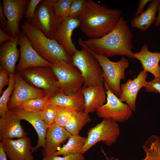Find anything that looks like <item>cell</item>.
<instances>
[{"label":"cell","instance_id":"obj_1","mask_svg":"<svg viewBox=\"0 0 160 160\" xmlns=\"http://www.w3.org/2000/svg\"><path fill=\"white\" fill-rule=\"evenodd\" d=\"M132 34L127 21L121 17L114 28L98 38L83 41L84 45L93 53L111 57L119 55L135 59L132 50Z\"/></svg>","mask_w":160,"mask_h":160},{"label":"cell","instance_id":"obj_2","mask_svg":"<svg viewBox=\"0 0 160 160\" xmlns=\"http://www.w3.org/2000/svg\"><path fill=\"white\" fill-rule=\"evenodd\" d=\"M121 11L110 9L106 5L87 0L85 7L78 18L81 31L89 38H98L115 27Z\"/></svg>","mask_w":160,"mask_h":160},{"label":"cell","instance_id":"obj_3","mask_svg":"<svg viewBox=\"0 0 160 160\" xmlns=\"http://www.w3.org/2000/svg\"><path fill=\"white\" fill-rule=\"evenodd\" d=\"M20 26L33 47L43 59L54 64L62 61L72 63L69 57L55 39L47 37L30 20H23Z\"/></svg>","mask_w":160,"mask_h":160},{"label":"cell","instance_id":"obj_4","mask_svg":"<svg viewBox=\"0 0 160 160\" xmlns=\"http://www.w3.org/2000/svg\"><path fill=\"white\" fill-rule=\"evenodd\" d=\"M81 38L78 39L81 49L72 58V63L79 71L83 76V87L104 86L102 70L97 59L93 53L83 44Z\"/></svg>","mask_w":160,"mask_h":160},{"label":"cell","instance_id":"obj_5","mask_svg":"<svg viewBox=\"0 0 160 160\" xmlns=\"http://www.w3.org/2000/svg\"><path fill=\"white\" fill-rule=\"evenodd\" d=\"M92 52L101 67L105 89L119 97L121 93L120 82L125 79V71L129 66L128 59L123 57L119 61L113 62L105 55Z\"/></svg>","mask_w":160,"mask_h":160},{"label":"cell","instance_id":"obj_6","mask_svg":"<svg viewBox=\"0 0 160 160\" xmlns=\"http://www.w3.org/2000/svg\"><path fill=\"white\" fill-rule=\"evenodd\" d=\"M51 67L57 79L60 92L73 95L82 87L83 76L72 63L63 61L52 64Z\"/></svg>","mask_w":160,"mask_h":160},{"label":"cell","instance_id":"obj_7","mask_svg":"<svg viewBox=\"0 0 160 160\" xmlns=\"http://www.w3.org/2000/svg\"><path fill=\"white\" fill-rule=\"evenodd\" d=\"M19 72L31 85L41 89L49 97L60 92L57 79L51 67H31Z\"/></svg>","mask_w":160,"mask_h":160},{"label":"cell","instance_id":"obj_8","mask_svg":"<svg viewBox=\"0 0 160 160\" xmlns=\"http://www.w3.org/2000/svg\"><path fill=\"white\" fill-rule=\"evenodd\" d=\"M120 133L118 124L113 121L104 119L87 132V139L81 152L83 154L100 141L110 146L116 141Z\"/></svg>","mask_w":160,"mask_h":160},{"label":"cell","instance_id":"obj_9","mask_svg":"<svg viewBox=\"0 0 160 160\" xmlns=\"http://www.w3.org/2000/svg\"><path fill=\"white\" fill-rule=\"evenodd\" d=\"M29 20L51 39H54L55 33L63 20L56 16L52 0H42L37 7L34 18Z\"/></svg>","mask_w":160,"mask_h":160},{"label":"cell","instance_id":"obj_10","mask_svg":"<svg viewBox=\"0 0 160 160\" xmlns=\"http://www.w3.org/2000/svg\"><path fill=\"white\" fill-rule=\"evenodd\" d=\"M106 103L98 108L96 113L100 118L112 120L117 123L128 121L132 114V111L126 103L109 90L106 91Z\"/></svg>","mask_w":160,"mask_h":160},{"label":"cell","instance_id":"obj_11","mask_svg":"<svg viewBox=\"0 0 160 160\" xmlns=\"http://www.w3.org/2000/svg\"><path fill=\"white\" fill-rule=\"evenodd\" d=\"M30 0H2V6L7 25L5 32L13 37L19 34L20 22L24 17Z\"/></svg>","mask_w":160,"mask_h":160},{"label":"cell","instance_id":"obj_12","mask_svg":"<svg viewBox=\"0 0 160 160\" xmlns=\"http://www.w3.org/2000/svg\"><path fill=\"white\" fill-rule=\"evenodd\" d=\"M19 35L20 58L16 68L17 70L20 72L31 67L51 66L52 64L44 60L37 53L21 31Z\"/></svg>","mask_w":160,"mask_h":160},{"label":"cell","instance_id":"obj_13","mask_svg":"<svg viewBox=\"0 0 160 160\" xmlns=\"http://www.w3.org/2000/svg\"><path fill=\"white\" fill-rule=\"evenodd\" d=\"M14 74V87L8 104L9 109L15 108L17 104L21 103L46 95L43 90L39 89L27 83L18 73Z\"/></svg>","mask_w":160,"mask_h":160},{"label":"cell","instance_id":"obj_14","mask_svg":"<svg viewBox=\"0 0 160 160\" xmlns=\"http://www.w3.org/2000/svg\"><path fill=\"white\" fill-rule=\"evenodd\" d=\"M79 26L78 18L68 17L63 20L54 36V39L72 59L79 50L72 42V36L74 30Z\"/></svg>","mask_w":160,"mask_h":160},{"label":"cell","instance_id":"obj_15","mask_svg":"<svg viewBox=\"0 0 160 160\" xmlns=\"http://www.w3.org/2000/svg\"><path fill=\"white\" fill-rule=\"evenodd\" d=\"M1 142L10 160H33L31 152L32 147L30 139L27 136L15 140L5 139Z\"/></svg>","mask_w":160,"mask_h":160},{"label":"cell","instance_id":"obj_16","mask_svg":"<svg viewBox=\"0 0 160 160\" xmlns=\"http://www.w3.org/2000/svg\"><path fill=\"white\" fill-rule=\"evenodd\" d=\"M12 110L20 121L25 120L30 123L37 134V143L36 146L32 147V153L40 147L44 148L45 146V137L48 127L43 121L40 111L32 112L17 107Z\"/></svg>","mask_w":160,"mask_h":160},{"label":"cell","instance_id":"obj_17","mask_svg":"<svg viewBox=\"0 0 160 160\" xmlns=\"http://www.w3.org/2000/svg\"><path fill=\"white\" fill-rule=\"evenodd\" d=\"M148 75L147 72L143 70L133 79L130 78L126 83L121 84V93L119 98L121 102H125L133 111H136L137 96L140 89L146 86Z\"/></svg>","mask_w":160,"mask_h":160},{"label":"cell","instance_id":"obj_18","mask_svg":"<svg viewBox=\"0 0 160 160\" xmlns=\"http://www.w3.org/2000/svg\"><path fill=\"white\" fill-rule=\"evenodd\" d=\"M12 109H9L4 117L0 118V140L20 138L27 134Z\"/></svg>","mask_w":160,"mask_h":160},{"label":"cell","instance_id":"obj_19","mask_svg":"<svg viewBox=\"0 0 160 160\" xmlns=\"http://www.w3.org/2000/svg\"><path fill=\"white\" fill-rule=\"evenodd\" d=\"M72 135L65 129L55 123L47 129L45 137V146L42 155L43 157L53 156L58 147Z\"/></svg>","mask_w":160,"mask_h":160},{"label":"cell","instance_id":"obj_20","mask_svg":"<svg viewBox=\"0 0 160 160\" xmlns=\"http://www.w3.org/2000/svg\"><path fill=\"white\" fill-rule=\"evenodd\" d=\"M81 90L84 98V111L86 112H95L106 103V91L104 86L82 87Z\"/></svg>","mask_w":160,"mask_h":160},{"label":"cell","instance_id":"obj_21","mask_svg":"<svg viewBox=\"0 0 160 160\" xmlns=\"http://www.w3.org/2000/svg\"><path fill=\"white\" fill-rule=\"evenodd\" d=\"M19 35L0 46V63L9 73H15L16 64L18 59L19 51L17 46L19 44Z\"/></svg>","mask_w":160,"mask_h":160},{"label":"cell","instance_id":"obj_22","mask_svg":"<svg viewBox=\"0 0 160 160\" xmlns=\"http://www.w3.org/2000/svg\"><path fill=\"white\" fill-rule=\"evenodd\" d=\"M135 59L140 62L143 70L152 73L154 77L160 78V52L150 51L147 45H143L140 50L134 53Z\"/></svg>","mask_w":160,"mask_h":160},{"label":"cell","instance_id":"obj_23","mask_svg":"<svg viewBox=\"0 0 160 160\" xmlns=\"http://www.w3.org/2000/svg\"><path fill=\"white\" fill-rule=\"evenodd\" d=\"M81 89L73 95H67L58 92L49 98V104L76 111H84V98Z\"/></svg>","mask_w":160,"mask_h":160},{"label":"cell","instance_id":"obj_24","mask_svg":"<svg viewBox=\"0 0 160 160\" xmlns=\"http://www.w3.org/2000/svg\"><path fill=\"white\" fill-rule=\"evenodd\" d=\"M160 4V0H151L145 11L132 19L131 26L142 31L147 30L156 21V13Z\"/></svg>","mask_w":160,"mask_h":160},{"label":"cell","instance_id":"obj_25","mask_svg":"<svg viewBox=\"0 0 160 160\" xmlns=\"http://www.w3.org/2000/svg\"><path fill=\"white\" fill-rule=\"evenodd\" d=\"M87 138L80 136L79 134L72 135L67 143L55 153L54 156H63L81 153L82 149Z\"/></svg>","mask_w":160,"mask_h":160},{"label":"cell","instance_id":"obj_26","mask_svg":"<svg viewBox=\"0 0 160 160\" xmlns=\"http://www.w3.org/2000/svg\"><path fill=\"white\" fill-rule=\"evenodd\" d=\"M91 121L89 113L76 111L64 128L71 135L79 134L84 126Z\"/></svg>","mask_w":160,"mask_h":160},{"label":"cell","instance_id":"obj_27","mask_svg":"<svg viewBox=\"0 0 160 160\" xmlns=\"http://www.w3.org/2000/svg\"><path fill=\"white\" fill-rule=\"evenodd\" d=\"M146 156L142 160H160V137L156 135L149 137L143 145Z\"/></svg>","mask_w":160,"mask_h":160},{"label":"cell","instance_id":"obj_28","mask_svg":"<svg viewBox=\"0 0 160 160\" xmlns=\"http://www.w3.org/2000/svg\"><path fill=\"white\" fill-rule=\"evenodd\" d=\"M49 98L48 96L46 95L43 97L30 100L17 104L16 108H21L32 112L41 111L49 104Z\"/></svg>","mask_w":160,"mask_h":160},{"label":"cell","instance_id":"obj_29","mask_svg":"<svg viewBox=\"0 0 160 160\" xmlns=\"http://www.w3.org/2000/svg\"><path fill=\"white\" fill-rule=\"evenodd\" d=\"M14 73H9L10 82L7 88L3 92L0 97V116L4 117L9 110L8 104L9 97L12 94L15 85Z\"/></svg>","mask_w":160,"mask_h":160},{"label":"cell","instance_id":"obj_30","mask_svg":"<svg viewBox=\"0 0 160 160\" xmlns=\"http://www.w3.org/2000/svg\"><path fill=\"white\" fill-rule=\"evenodd\" d=\"M73 0H52V5L57 17L63 20L68 17L70 9Z\"/></svg>","mask_w":160,"mask_h":160},{"label":"cell","instance_id":"obj_31","mask_svg":"<svg viewBox=\"0 0 160 160\" xmlns=\"http://www.w3.org/2000/svg\"><path fill=\"white\" fill-rule=\"evenodd\" d=\"M58 106L49 104L40 111L41 118L48 128L55 122Z\"/></svg>","mask_w":160,"mask_h":160},{"label":"cell","instance_id":"obj_32","mask_svg":"<svg viewBox=\"0 0 160 160\" xmlns=\"http://www.w3.org/2000/svg\"><path fill=\"white\" fill-rule=\"evenodd\" d=\"M76 112L66 108L58 106L55 123L65 127Z\"/></svg>","mask_w":160,"mask_h":160},{"label":"cell","instance_id":"obj_33","mask_svg":"<svg viewBox=\"0 0 160 160\" xmlns=\"http://www.w3.org/2000/svg\"><path fill=\"white\" fill-rule=\"evenodd\" d=\"M87 0H73L69 11L68 17L77 18L83 12Z\"/></svg>","mask_w":160,"mask_h":160},{"label":"cell","instance_id":"obj_34","mask_svg":"<svg viewBox=\"0 0 160 160\" xmlns=\"http://www.w3.org/2000/svg\"><path fill=\"white\" fill-rule=\"evenodd\" d=\"M42 0H30L26 9L24 18L32 20L34 17L37 7Z\"/></svg>","mask_w":160,"mask_h":160},{"label":"cell","instance_id":"obj_35","mask_svg":"<svg viewBox=\"0 0 160 160\" xmlns=\"http://www.w3.org/2000/svg\"><path fill=\"white\" fill-rule=\"evenodd\" d=\"M85 158L82 153L63 156H52L43 157L42 160H85Z\"/></svg>","mask_w":160,"mask_h":160},{"label":"cell","instance_id":"obj_36","mask_svg":"<svg viewBox=\"0 0 160 160\" xmlns=\"http://www.w3.org/2000/svg\"><path fill=\"white\" fill-rule=\"evenodd\" d=\"M10 77L8 71L2 65L0 67V95L3 93L4 87L8 85L10 82Z\"/></svg>","mask_w":160,"mask_h":160},{"label":"cell","instance_id":"obj_37","mask_svg":"<svg viewBox=\"0 0 160 160\" xmlns=\"http://www.w3.org/2000/svg\"><path fill=\"white\" fill-rule=\"evenodd\" d=\"M145 87L147 92L158 93L160 95V78L154 77L152 81L147 82Z\"/></svg>","mask_w":160,"mask_h":160},{"label":"cell","instance_id":"obj_38","mask_svg":"<svg viewBox=\"0 0 160 160\" xmlns=\"http://www.w3.org/2000/svg\"><path fill=\"white\" fill-rule=\"evenodd\" d=\"M0 24L1 28L5 31L7 25V21L4 14L2 4L0 0Z\"/></svg>","mask_w":160,"mask_h":160},{"label":"cell","instance_id":"obj_39","mask_svg":"<svg viewBox=\"0 0 160 160\" xmlns=\"http://www.w3.org/2000/svg\"><path fill=\"white\" fill-rule=\"evenodd\" d=\"M151 1L150 0H140L135 16L138 15L142 13L144 11V8L146 5Z\"/></svg>","mask_w":160,"mask_h":160},{"label":"cell","instance_id":"obj_40","mask_svg":"<svg viewBox=\"0 0 160 160\" xmlns=\"http://www.w3.org/2000/svg\"><path fill=\"white\" fill-rule=\"evenodd\" d=\"M13 37L7 33L4 30L0 28V44L6 41H8L12 39Z\"/></svg>","mask_w":160,"mask_h":160},{"label":"cell","instance_id":"obj_41","mask_svg":"<svg viewBox=\"0 0 160 160\" xmlns=\"http://www.w3.org/2000/svg\"><path fill=\"white\" fill-rule=\"evenodd\" d=\"M7 155L3 148V143L0 142V160H7Z\"/></svg>","mask_w":160,"mask_h":160},{"label":"cell","instance_id":"obj_42","mask_svg":"<svg viewBox=\"0 0 160 160\" xmlns=\"http://www.w3.org/2000/svg\"><path fill=\"white\" fill-rule=\"evenodd\" d=\"M158 11V14L155 22V26L156 27L160 25V4L159 5Z\"/></svg>","mask_w":160,"mask_h":160},{"label":"cell","instance_id":"obj_43","mask_svg":"<svg viewBox=\"0 0 160 160\" xmlns=\"http://www.w3.org/2000/svg\"><path fill=\"white\" fill-rule=\"evenodd\" d=\"M102 152L104 155L106 160H119L118 158H115L113 156H112L110 158H108L107 156L106 153L105 152L103 148H102Z\"/></svg>","mask_w":160,"mask_h":160}]
</instances>
